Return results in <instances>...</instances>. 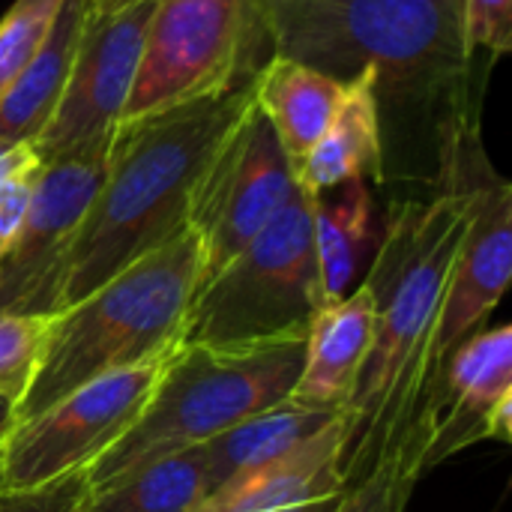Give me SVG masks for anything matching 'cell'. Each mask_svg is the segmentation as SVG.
I'll return each mask as SVG.
<instances>
[{"mask_svg":"<svg viewBox=\"0 0 512 512\" xmlns=\"http://www.w3.org/2000/svg\"><path fill=\"white\" fill-rule=\"evenodd\" d=\"M375 321L378 309L369 282L348 291L345 297L321 303L306 327L303 366L288 399L306 408L348 417L372 351Z\"/></svg>","mask_w":512,"mask_h":512,"instance_id":"14","label":"cell"},{"mask_svg":"<svg viewBox=\"0 0 512 512\" xmlns=\"http://www.w3.org/2000/svg\"><path fill=\"white\" fill-rule=\"evenodd\" d=\"M252 105L255 78L225 96L117 126L108 174L60 264L54 312L189 228V204L210 156Z\"/></svg>","mask_w":512,"mask_h":512,"instance_id":"3","label":"cell"},{"mask_svg":"<svg viewBox=\"0 0 512 512\" xmlns=\"http://www.w3.org/2000/svg\"><path fill=\"white\" fill-rule=\"evenodd\" d=\"M342 84V99L330 126L294 168L297 183L312 195L336 189L351 180H387L375 75L360 72Z\"/></svg>","mask_w":512,"mask_h":512,"instance_id":"16","label":"cell"},{"mask_svg":"<svg viewBox=\"0 0 512 512\" xmlns=\"http://www.w3.org/2000/svg\"><path fill=\"white\" fill-rule=\"evenodd\" d=\"M12 423H15V411H12L9 402L0 399V450H3V441H6V435H9Z\"/></svg>","mask_w":512,"mask_h":512,"instance_id":"28","label":"cell"},{"mask_svg":"<svg viewBox=\"0 0 512 512\" xmlns=\"http://www.w3.org/2000/svg\"><path fill=\"white\" fill-rule=\"evenodd\" d=\"M213 492L204 444L144 462L87 492L78 512H195Z\"/></svg>","mask_w":512,"mask_h":512,"instance_id":"19","label":"cell"},{"mask_svg":"<svg viewBox=\"0 0 512 512\" xmlns=\"http://www.w3.org/2000/svg\"><path fill=\"white\" fill-rule=\"evenodd\" d=\"M426 471L477 441L512 438V330L507 324L471 333L438 375L426 411Z\"/></svg>","mask_w":512,"mask_h":512,"instance_id":"12","label":"cell"},{"mask_svg":"<svg viewBox=\"0 0 512 512\" xmlns=\"http://www.w3.org/2000/svg\"><path fill=\"white\" fill-rule=\"evenodd\" d=\"M462 39L471 57L483 54L489 63L510 54L512 0H462Z\"/></svg>","mask_w":512,"mask_h":512,"instance_id":"25","label":"cell"},{"mask_svg":"<svg viewBox=\"0 0 512 512\" xmlns=\"http://www.w3.org/2000/svg\"><path fill=\"white\" fill-rule=\"evenodd\" d=\"M60 3L63 0H15L0 18V99L39 51Z\"/></svg>","mask_w":512,"mask_h":512,"instance_id":"24","label":"cell"},{"mask_svg":"<svg viewBox=\"0 0 512 512\" xmlns=\"http://www.w3.org/2000/svg\"><path fill=\"white\" fill-rule=\"evenodd\" d=\"M51 327L54 315L45 312H0V399L12 411H18L42 369Z\"/></svg>","mask_w":512,"mask_h":512,"instance_id":"23","label":"cell"},{"mask_svg":"<svg viewBox=\"0 0 512 512\" xmlns=\"http://www.w3.org/2000/svg\"><path fill=\"white\" fill-rule=\"evenodd\" d=\"M336 417H342V414L306 408L294 399H285V402L264 408V411L240 420L237 426L225 429L222 435H216L213 441L204 444L213 492L222 483H228L231 477L294 450L297 444H303L306 438L321 432Z\"/></svg>","mask_w":512,"mask_h":512,"instance_id":"21","label":"cell"},{"mask_svg":"<svg viewBox=\"0 0 512 512\" xmlns=\"http://www.w3.org/2000/svg\"><path fill=\"white\" fill-rule=\"evenodd\" d=\"M99 375L15 423L0 450L3 492H30L90 471L141 417L168 357Z\"/></svg>","mask_w":512,"mask_h":512,"instance_id":"8","label":"cell"},{"mask_svg":"<svg viewBox=\"0 0 512 512\" xmlns=\"http://www.w3.org/2000/svg\"><path fill=\"white\" fill-rule=\"evenodd\" d=\"M345 444L348 417L342 414L294 450L231 477L195 512L294 510L339 498L345 492Z\"/></svg>","mask_w":512,"mask_h":512,"instance_id":"15","label":"cell"},{"mask_svg":"<svg viewBox=\"0 0 512 512\" xmlns=\"http://www.w3.org/2000/svg\"><path fill=\"white\" fill-rule=\"evenodd\" d=\"M510 276L512 186L489 162L474 180L468 228L462 234L444 294V312L435 339V384L447 354L471 333L483 330L486 318L507 294Z\"/></svg>","mask_w":512,"mask_h":512,"instance_id":"13","label":"cell"},{"mask_svg":"<svg viewBox=\"0 0 512 512\" xmlns=\"http://www.w3.org/2000/svg\"><path fill=\"white\" fill-rule=\"evenodd\" d=\"M261 9L273 57L336 81L375 75L384 153L420 147L441 186L483 147L462 0H261Z\"/></svg>","mask_w":512,"mask_h":512,"instance_id":"1","label":"cell"},{"mask_svg":"<svg viewBox=\"0 0 512 512\" xmlns=\"http://www.w3.org/2000/svg\"><path fill=\"white\" fill-rule=\"evenodd\" d=\"M201 264V240L183 228L78 303L54 312L42 369L18 405L15 423L99 375L177 348L201 285Z\"/></svg>","mask_w":512,"mask_h":512,"instance_id":"4","label":"cell"},{"mask_svg":"<svg viewBox=\"0 0 512 512\" xmlns=\"http://www.w3.org/2000/svg\"><path fill=\"white\" fill-rule=\"evenodd\" d=\"M321 303L327 300L312 234V192L297 186L249 246L198 288L183 342L258 345L300 336Z\"/></svg>","mask_w":512,"mask_h":512,"instance_id":"6","label":"cell"},{"mask_svg":"<svg viewBox=\"0 0 512 512\" xmlns=\"http://www.w3.org/2000/svg\"><path fill=\"white\" fill-rule=\"evenodd\" d=\"M342 87V81L288 57H270L255 75V108L270 120L294 168L330 126Z\"/></svg>","mask_w":512,"mask_h":512,"instance_id":"17","label":"cell"},{"mask_svg":"<svg viewBox=\"0 0 512 512\" xmlns=\"http://www.w3.org/2000/svg\"><path fill=\"white\" fill-rule=\"evenodd\" d=\"M312 234L324 300L345 297L375 246V198L369 180L312 195Z\"/></svg>","mask_w":512,"mask_h":512,"instance_id":"20","label":"cell"},{"mask_svg":"<svg viewBox=\"0 0 512 512\" xmlns=\"http://www.w3.org/2000/svg\"><path fill=\"white\" fill-rule=\"evenodd\" d=\"M426 474V450L402 444L384 456L366 477L351 483L330 512H405Z\"/></svg>","mask_w":512,"mask_h":512,"instance_id":"22","label":"cell"},{"mask_svg":"<svg viewBox=\"0 0 512 512\" xmlns=\"http://www.w3.org/2000/svg\"><path fill=\"white\" fill-rule=\"evenodd\" d=\"M489 165L480 156L429 201H402L369 267L375 294V339L348 408L342 456L345 489L402 444L429 447L426 411L435 390V339L453 261L468 228L474 180Z\"/></svg>","mask_w":512,"mask_h":512,"instance_id":"2","label":"cell"},{"mask_svg":"<svg viewBox=\"0 0 512 512\" xmlns=\"http://www.w3.org/2000/svg\"><path fill=\"white\" fill-rule=\"evenodd\" d=\"M297 186L294 162L279 135L252 105L210 156L189 204V228L198 234L204 255L201 285L249 246Z\"/></svg>","mask_w":512,"mask_h":512,"instance_id":"9","label":"cell"},{"mask_svg":"<svg viewBox=\"0 0 512 512\" xmlns=\"http://www.w3.org/2000/svg\"><path fill=\"white\" fill-rule=\"evenodd\" d=\"M270 57L261 0H156L120 126L225 96Z\"/></svg>","mask_w":512,"mask_h":512,"instance_id":"7","label":"cell"},{"mask_svg":"<svg viewBox=\"0 0 512 512\" xmlns=\"http://www.w3.org/2000/svg\"><path fill=\"white\" fill-rule=\"evenodd\" d=\"M153 9L156 0H90L63 96L33 141L42 162L120 126Z\"/></svg>","mask_w":512,"mask_h":512,"instance_id":"11","label":"cell"},{"mask_svg":"<svg viewBox=\"0 0 512 512\" xmlns=\"http://www.w3.org/2000/svg\"><path fill=\"white\" fill-rule=\"evenodd\" d=\"M39 162L33 144H21V141H6L0 138V183H6L12 174H18L21 168Z\"/></svg>","mask_w":512,"mask_h":512,"instance_id":"27","label":"cell"},{"mask_svg":"<svg viewBox=\"0 0 512 512\" xmlns=\"http://www.w3.org/2000/svg\"><path fill=\"white\" fill-rule=\"evenodd\" d=\"M90 0H63L39 51L0 99V138L33 144L51 120L75 60L84 12Z\"/></svg>","mask_w":512,"mask_h":512,"instance_id":"18","label":"cell"},{"mask_svg":"<svg viewBox=\"0 0 512 512\" xmlns=\"http://www.w3.org/2000/svg\"><path fill=\"white\" fill-rule=\"evenodd\" d=\"M114 141L117 129L39 165L21 234L0 261V312L54 315L60 264L99 195Z\"/></svg>","mask_w":512,"mask_h":512,"instance_id":"10","label":"cell"},{"mask_svg":"<svg viewBox=\"0 0 512 512\" xmlns=\"http://www.w3.org/2000/svg\"><path fill=\"white\" fill-rule=\"evenodd\" d=\"M42 159L21 168L18 174H12L6 183H0V261L12 252L24 216H27V204H30V192L36 183V171H39Z\"/></svg>","mask_w":512,"mask_h":512,"instance_id":"26","label":"cell"},{"mask_svg":"<svg viewBox=\"0 0 512 512\" xmlns=\"http://www.w3.org/2000/svg\"><path fill=\"white\" fill-rule=\"evenodd\" d=\"M0 492H3V483H0Z\"/></svg>","mask_w":512,"mask_h":512,"instance_id":"29","label":"cell"},{"mask_svg":"<svg viewBox=\"0 0 512 512\" xmlns=\"http://www.w3.org/2000/svg\"><path fill=\"white\" fill-rule=\"evenodd\" d=\"M303 342L306 333L258 345L180 342L138 423L87 471L90 489L159 456L201 447L285 402L303 366Z\"/></svg>","mask_w":512,"mask_h":512,"instance_id":"5","label":"cell"}]
</instances>
